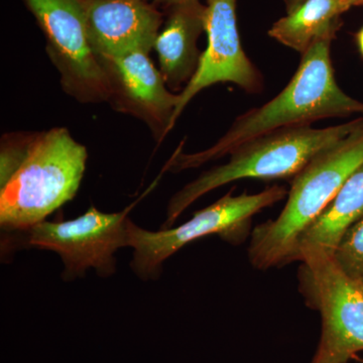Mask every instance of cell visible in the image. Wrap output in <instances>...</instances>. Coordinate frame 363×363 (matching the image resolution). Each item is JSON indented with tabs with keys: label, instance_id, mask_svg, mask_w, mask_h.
<instances>
[{
	"label": "cell",
	"instance_id": "cell-1",
	"mask_svg": "<svg viewBox=\"0 0 363 363\" xmlns=\"http://www.w3.org/2000/svg\"><path fill=\"white\" fill-rule=\"evenodd\" d=\"M330 45L329 40L315 43L302 55L297 71L281 93L238 116L225 135L207 150L194 154L177 152L168 169L198 168L274 131L309 126L325 118L363 114V102L346 94L337 84Z\"/></svg>",
	"mask_w": 363,
	"mask_h": 363
},
{
	"label": "cell",
	"instance_id": "cell-2",
	"mask_svg": "<svg viewBox=\"0 0 363 363\" xmlns=\"http://www.w3.org/2000/svg\"><path fill=\"white\" fill-rule=\"evenodd\" d=\"M363 164V125L315 157L294 177L283 211L255 227L248 257L259 269L293 262L298 241Z\"/></svg>",
	"mask_w": 363,
	"mask_h": 363
},
{
	"label": "cell",
	"instance_id": "cell-3",
	"mask_svg": "<svg viewBox=\"0 0 363 363\" xmlns=\"http://www.w3.org/2000/svg\"><path fill=\"white\" fill-rule=\"evenodd\" d=\"M87 150L65 128L38 133L21 166L0 186V223L26 230L77 194Z\"/></svg>",
	"mask_w": 363,
	"mask_h": 363
},
{
	"label": "cell",
	"instance_id": "cell-4",
	"mask_svg": "<svg viewBox=\"0 0 363 363\" xmlns=\"http://www.w3.org/2000/svg\"><path fill=\"white\" fill-rule=\"evenodd\" d=\"M363 125V118L314 128L311 125L274 131L241 145L225 164L204 172L174 195L169 203L167 221L174 222L191 204L210 191L243 179H284L295 177L324 150L335 145Z\"/></svg>",
	"mask_w": 363,
	"mask_h": 363
},
{
	"label": "cell",
	"instance_id": "cell-5",
	"mask_svg": "<svg viewBox=\"0 0 363 363\" xmlns=\"http://www.w3.org/2000/svg\"><path fill=\"white\" fill-rule=\"evenodd\" d=\"M285 188L274 186L257 193L233 196L231 192L178 227L152 233L140 228L128 219L126 247H133L131 267L142 278H152L162 262L182 247L196 240L218 234L223 240L240 241L247 233L253 215L286 197Z\"/></svg>",
	"mask_w": 363,
	"mask_h": 363
},
{
	"label": "cell",
	"instance_id": "cell-6",
	"mask_svg": "<svg viewBox=\"0 0 363 363\" xmlns=\"http://www.w3.org/2000/svg\"><path fill=\"white\" fill-rule=\"evenodd\" d=\"M301 262L303 293L322 319L312 363H347L363 351L362 281L348 276L331 255H308Z\"/></svg>",
	"mask_w": 363,
	"mask_h": 363
},
{
	"label": "cell",
	"instance_id": "cell-7",
	"mask_svg": "<svg viewBox=\"0 0 363 363\" xmlns=\"http://www.w3.org/2000/svg\"><path fill=\"white\" fill-rule=\"evenodd\" d=\"M47 40L62 88L81 104L107 102L108 79L91 48L87 0H23Z\"/></svg>",
	"mask_w": 363,
	"mask_h": 363
},
{
	"label": "cell",
	"instance_id": "cell-8",
	"mask_svg": "<svg viewBox=\"0 0 363 363\" xmlns=\"http://www.w3.org/2000/svg\"><path fill=\"white\" fill-rule=\"evenodd\" d=\"M128 210L104 213L91 206L73 220L42 221L26 230L28 247L58 253L65 264V276H81L95 269L101 276L114 272V253L126 247Z\"/></svg>",
	"mask_w": 363,
	"mask_h": 363
},
{
	"label": "cell",
	"instance_id": "cell-9",
	"mask_svg": "<svg viewBox=\"0 0 363 363\" xmlns=\"http://www.w3.org/2000/svg\"><path fill=\"white\" fill-rule=\"evenodd\" d=\"M206 1V50L195 75L179 93L174 124L198 93L217 83H233L248 93L262 89V76L241 45L236 21L238 0Z\"/></svg>",
	"mask_w": 363,
	"mask_h": 363
},
{
	"label": "cell",
	"instance_id": "cell-10",
	"mask_svg": "<svg viewBox=\"0 0 363 363\" xmlns=\"http://www.w3.org/2000/svg\"><path fill=\"white\" fill-rule=\"evenodd\" d=\"M109 85L108 104L149 126L157 142L173 130L179 94L167 87L150 52L133 51L116 58L100 60Z\"/></svg>",
	"mask_w": 363,
	"mask_h": 363
},
{
	"label": "cell",
	"instance_id": "cell-11",
	"mask_svg": "<svg viewBox=\"0 0 363 363\" xmlns=\"http://www.w3.org/2000/svg\"><path fill=\"white\" fill-rule=\"evenodd\" d=\"M86 16L91 48L99 61L150 52L162 23V13L142 0H87Z\"/></svg>",
	"mask_w": 363,
	"mask_h": 363
},
{
	"label": "cell",
	"instance_id": "cell-12",
	"mask_svg": "<svg viewBox=\"0 0 363 363\" xmlns=\"http://www.w3.org/2000/svg\"><path fill=\"white\" fill-rule=\"evenodd\" d=\"M168 7L166 23L154 49L164 82L172 89H179L188 84L199 66L201 54L197 42L205 32L206 6L200 0H191Z\"/></svg>",
	"mask_w": 363,
	"mask_h": 363
},
{
	"label": "cell",
	"instance_id": "cell-13",
	"mask_svg": "<svg viewBox=\"0 0 363 363\" xmlns=\"http://www.w3.org/2000/svg\"><path fill=\"white\" fill-rule=\"evenodd\" d=\"M362 218L363 164L301 235L294 260H302L311 255L333 257L346 231Z\"/></svg>",
	"mask_w": 363,
	"mask_h": 363
},
{
	"label": "cell",
	"instance_id": "cell-14",
	"mask_svg": "<svg viewBox=\"0 0 363 363\" xmlns=\"http://www.w3.org/2000/svg\"><path fill=\"white\" fill-rule=\"evenodd\" d=\"M348 9L344 0H306L277 21L269 28V35L303 55L315 43L335 39L341 16Z\"/></svg>",
	"mask_w": 363,
	"mask_h": 363
},
{
	"label": "cell",
	"instance_id": "cell-15",
	"mask_svg": "<svg viewBox=\"0 0 363 363\" xmlns=\"http://www.w3.org/2000/svg\"><path fill=\"white\" fill-rule=\"evenodd\" d=\"M333 259L348 276L363 278V218L344 234Z\"/></svg>",
	"mask_w": 363,
	"mask_h": 363
},
{
	"label": "cell",
	"instance_id": "cell-16",
	"mask_svg": "<svg viewBox=\"0 0 363 363\" xmlns=\"http://www.w3.org/2000/svg\"><path fill=\"white\" fill-rule=\"evenodd\" d=\"M38 133H9L2 136L0 150V186L11 176L26 159Z\"/></svg>",
	"mask_w": 363,
	"mask_h": 363
},
{
	"label": "cell",
	"instance_id": "cell-17",
	"mask_svg": "<svg viewBox=\"0 0 363 363\" xmlns=\"http://www.w3.org/2000/svg\"><path fill=\"white\" fill-rule=\"evenodd\" d=\"M306 0H285L286 13H291L294 9L300 6Z\"/></svg>",
	"mask_w": 363,
	"mask_h": 363
},
{
	"label": "cell",
	"instance_id": "cell-18",
	"mask_svg": "<svg viewBox=\"0 0 363 363\" xmlns=\"http://www.w3.org/2000/svg\"><path fill=\"white\" fill-rule=\"evenodd\" d=\"M357 42L358 49H359L360 54H362V56L363 57V28L357 33Z\"/></svg>",
	"mask_w": 363,
	"mask_h": 363
},
{
	"label": "cell",
	"instance_id": "cell-19",
	"mask_svg": "<svg viewBox=\"0 0 363 363\" xmlns=\"http://www.w3.org/2000/svg\"><path fill=\"white\" fill-rule=\"evenodd\" d=\"M142 1H147V0H142ZM154 1L162 2V4H166L167 6H172V4H183V2L191 1V0H154Z\"/></svg>",
	"mask_w": 363,
	"mask_h": 363
},
{
	"label": "cell",
	"instance_id": "cell-20",
	"mask_svg": "<svg viewBox=\"0 0 363 363\" xmlns=\"http://www.w3.org/2000/svg\"><path fill=\"white\" fill-rule=\"evenodd\" d=\"M348 7L363 6V0H344Z\"/></svg>",
	"mask_w": 363,
	"mask_h": 363
},
{
	"label": "cell",
	"instance_id": "cell-21",
	"mask_svg": "<svg viewBox=\"0 0 363 363\" xmlns=\"http://www.w3.org/2000/svg\"><path fill=\"white\" fill-rule=\"evenodd\" d=\"M362 284H363V278L362 279Z\"/></svg>",
	"mask_w": 363,
	"mask_h": 363
}]
</instances>
